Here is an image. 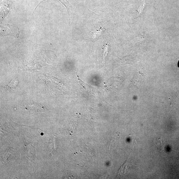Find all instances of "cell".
Segmentation results:
<instances>
[{
	"instance_id": "1",
	"label": "cell",
	"mask_w": 179,
	"mask_h": 179,
	"mask_svg": "<svg viewBox=\"0 0 179 179\" xmlns=\"http://www.w3.org/2000/svg\"><path fill=\"white\" fill-rule=\"evenodd\" d=\"M1 34L2 36L10 35L18 38L20 34L18 28L8 24L1 26Z\"/></svg>"
},
{
	"instance_id": "2",
	"label": "cell",
	"mask_w": 179,
	"mask_h": 179,
	"mask_svg": "<svg viewBox=\"0 0 179 179\" xmlns=\"http://www.w3.org/2000/svg\"><path fill=\"white\" fill-rule=\"evenodd\" d=\"M18 0H3L1 3V17L2 22L4 18L7 15L10 11L13 8H15V5Z\"/></svg>"
},
{
	"instance_id": "6",
	"label": "cell",
	"mask_w": 179,
	"mask_h": 179,
	"mask_svg": "<svg viewBox=\"0 0 179 179\" xmlns=\"http://www.w3.org/2000/svg\"><path fill=\"white\" fill-rule=\"evenodd\" d=\"M46 1V0H43V1H42L37 6L36 9L38 7V6L43 1ZM58 1H60L61 3L63 4L64 6H65V7L67 9V11L69 12L70 7V4H69V2L68 1H67V0H58ZM36 9H35V10H36Z\"/></svg>"
},
{
	"instance_id": "7",
	"label": "cell",
	"mask_w": 179,
	"mask_h": 179,
	"mask_svg": "<svg viewBox=\"0 0 179 179\" xmlns=\"http://www.w3.org/2000/svg\"><path fill=\"white\" fill-rule=\"evenodd\" d=\"M178 66L179 67V61L178 63Z\"/></svg>"
},
{
	"instance_id": "4",
	"label": "cell",
	"mask_w": 179,
	"mask_h": 179,
	"mask_svg": "<svg viewBox=\"0 0 179 179\" xmlns=\"http://www.w3.org/2000/svg\"><path fill=\"white\" fill-rule=\"evenodd\" d=\"M154 146L161 152L165 151V141L162 138L155 139L154 140Z\"/></svg>"
},
{
	"instance_id": "5",
	"label": "cell",
	"mask_w": 179,
	"mask_h": 179,
	"mask_svg": "<svg viewBox=\"0 0 179 179\" xmlns=\"http://www.w3.org/2000/svg\"><path fill=\"white\" fill-rule=\"evenodd\" d=\"M19 81L16 78H14L11 80L6 86L4 87L5 90L8 91H12L15 89L18 85Z\"/></svg>"
},
{
	"instance_id": "3",
	"label": "cell",
	"mask_w": 179,
	"mask_h": 179,
	"mask_svg": "<svg viewBox=\"0 0 179 179\" xmlns=\"http://www.w3.org/2000/svg\"><path fill=\"white\" fill-rule=\"evenodd\" d=\"M26 108V109L35 112H42L48 110L44 105L38 103H34L33 105H28Z\"/></svg>"
}]
</instances>
